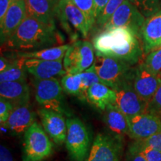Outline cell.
<instances>
[{
    "mask_svg": "<svg viewBox=\"0 0 161 161\" xmlns=\"http://www.w3.org/2000/svg\"><path fill=\"white\" fill-rule=\"evenodd\" d=\"M140 38L128 27H114L105 29L93 40L96 55L122 60L130 66L140 61L144 53Z\"/></svg>",
    "mask_w": 161,
    "mask_h": 161,
    "instance_id": "6da1fadb",
    "label": "cell"
},
{
    "mask_svg": "<svg viewBox=\"0 0 161 161\" xmlns=\"http://www.w3.org/2000/svg\"><path fill=\"white\" fill-rule=\"evenodd\" d=\"M58 40L55 21H43L26 17L5 43L11 49L37 51L47 49L58 43Z\"/></svg>",
    "mask_w": 161,
    "mask_h": 161,
    "instance_id": "7a4b0ae2",
    "label": "cell"
},
{
    "mask_svg": "<svg viewBox=\"0 0 161 161\" xmlns=\"http://www.w3.org/2000/svg\"><path fill=\"white\" fill-rule=\"evenodd\" d=\"M33 83L35 99L42 108L55 110L68 116V118L72 117V113L66 104L64 96V90L58 78H35Z\"/></svg>",
    "mask_w": 161,
    "mask_h": 161,
    "instance_id": "3957f363",
    "label": "cell"
},
{
    "mask_svg": "<svg viewBox=\"0 0 161 161\" xmlns=\"http://www.w3.org/2000/svg\"><path fill=\"white\" fill-rule=\"evenodd\" d=\"M53 142L35 121L24 133L23 161H44L53 154Z\"/></svg>",
    "mask_w": 161,
    "mask_h": 161,
    "instance_id": "277c9868",
    "label": "cell"
},
{
    "mask_svg": "<svg viewBox=\"0 0 161 161\" xmlns=\"http://www.w3.org/2000/svg\"><path fill=\"white\" fill-rule=\"evenodd\" d=\"M92 65L101 82L114 90L124 81L132 79L134 67L122 60L96 55Z\"/></svg>",
    "mask_w": 161,
    "mask_h": 161,
    "instance_id": "5b68a950",
    "label": "cell"
},
{
    "mask_svg": "<svg viewBox=\"0 0 161 161\" xmlns=\"http://www.w3.org/2000/svg\"><path fill=\"white\" fill-rule=\"evenodd\" d=\"M67 133L66 148L73 161H85L92 146L90 131L85 124L77 117L66 119Z\"/></svg>",
    "mask_w": 161,
    "mask_h": 161,
    "instance_id": "8992f818",
    "label": "cell"
},
{
    "mask_svg": "<svg viewBox=\"0 0 161 161\" xmlns=\"http://www.w3.org/2000/svg\"><path fill=\"white\" fill-rule=\"evenodd\" d=\"M95 61L93 47L88 41L77 40L69 45L64 59L66 74L80 73L91 67Z\"/></svg>",
    "mask_w": 161,
    "mask_h": 161,
    "instance_id": "52a82bcc",
    "label": "cell"
},
{
    "mask_svg": "<svg viewBox=\"0 0 161 161\" xmlns=\"http://www.w3.org/2000/svg\"><path fill=\"white\" fill-rule=\"evenodd\" d=\"M122 148V140L110 134L98 133L85 161H121Z\"/></svg>",
    "mask_w": 161,
    "mask_h": 161,
    "instance_id": "ba28073f",
    "label": "cell"
},
{
    "mask_svg": "<svg viewBox=\"0 0 161 161\" xmlns=\"http://www.w3.org/2000/svg\"><path fill=\"white\" fill-rule=\"evenodd\" d=\"M57 16L68 33H72V29H75L82 37H86L92 28L84 14L70 0H59Z\"/></svg>",
    "mask_w": 161,
    "mask_h": 161,
    "instance_id": "9c48e42d",
    "label": "cell"
},
{
    "mask_svg": "<svg viewBox=\"0 0 161 161\" xmlns=\"http://www.w3.org/2000/svg\"><path fill=\"white\" fill-rule=\"evenodd\" d=\"M145 17L135 5L128 0H125L116 11L113 14L104 25V29L114 27H128L140 38V33L144 25Z\"/></svg>",
    "mask_w": 161,
    "mask_h": 161,
    "instance_id": "30bf717a",
    "label": "cell"
},
{
    "mask_svg": "<svg viewBox=\"0 0 161 161\" xmlns=\"http://www.w3.org/2000/svg\"><path fill=\"white\" fill-rule=\"evenodd\" d=\"M131 80H125L115 90L116 97L114 104L128 118L146 113L148 105L135 91Z\"/></svg>",
    "mask_w": 161,
    "mask_h": 161,
    "instance_id": "8fae6325",
    "label": "cell"
},
{
    "mask_svg": "<svg viewBox=\"0 0 161 161\" xmlns=\"http://www.w3.org/2000/svg\"><path fill=\"white\" fill-rule=\"evenodd\" d=\"M42 126L51 140L57 146L65 143L67 124L65 116L50 109L41 108L37 110Z\"/></svg>",
    "mask_w": 161,
    "mask_h": 161,
    "instance_id": "7c38bea8",
    "label": "cell"
},
{
    "mask_svg": "<svg viewBox=\"0 0 161 161\" xmlns=\"http://www.w3.org/2000/svg\"><path fill=\"white\" fill-rule=\"evenodd\" d=\"M131 81L135 91L147 103L161 85V78L152 73L144 62L134 67Z\"/></svg>",
    "mask_w": 161,
    "mask_h": 161,
    "instance_id": "4fadbf2b",
    "label": "cell"
},
{
    "mask_svg": "<svg viewBox=\"0 0 161 161\" xmlns=\"http://www.w3.org/2000/svg\"><path fill=\"white\" fill-rule=\"evenodd\" d=\"M129 134L134 140H143L161 132V119L146 112L128 118Z\"/></svg>",
    "mask_w": 161,
    "mask_h": 161,
    "instance_id": "5bb4252c",
    "label": "cell"
},
{
    "mask_svg": "<svg viewBox=\"0 0 161 161\" xmlns=\"http://www.w3.org/2000/svg\"><path fill=\"white\" fill-rule=\"evenodd\" d=\"M27 17L25 0H16L11 4L1 21V43H6Z\"/></svg>",
    "mask_w": 161,
    "mask_h": 161,
    "instance_id": "9a60e30c",
    "label": "cell"
},
{
    "mask_svg": "<svg viewBox=\"0 0 161 161\" xmlns=\"http://www.w3.org/2000/svg\"><path fill=\"white\" fill-rule=\"evenodd\" d=\"M24 67L26 71L37 79H49L66 74L62 60L52 61L25 58Z\"/></svg>",
    "mask_w": 161,
    "mask_h": 161,
    "instance_id": "2e32d148",
    "label": "cell"
},
{
    "mask_svg": "<svg viewBox=\"0 0 161 161\" xmlns=\"http://www.w3.org/2000/svg\"><path fill=\"white\" fill-rule=\"evenodd\" d=\"M140 37L145 54H149L161 46V9L146 18Z\"/></svg>",
    "mask_w": 161,
    "mask_h": 161,
    "instance_id": "e0dca14e",
    "label": "cell"
},
{
    "mask_svg": "<svg viewBox=\"0 0 161 161\" xmlns=\"http://www.w3.org/2000/svg\"><path fill=\"white\" fill-rule=\"evenodd\" d=\"M104 122L110 135L123 140L124 136L129 134L128 118L115 104H110L104 110Z\"/></svg>",
    "mask_w": 161,
    "mask_h": 161,
    "instance_id": "ac0fdd59",
    "label": "cell"
},
{
    "mask_svg": "<svg viewBox=\"0 0 161 161\" xmlns=\"http://www.w3.org/2000/svg\"><path fill=\"white\" fill-rule=\"evenodd\" d=\"M36 121L35 112L29 104L15 107L4 127L14 134H21Z\"/></svg>",
    "mask_w": 161,
    "mask_h": 161,
    "instance_id": "d6986e66",
    "label": "cell"
},
{
    "mask_svg": "<svg viewBox=\"0 0 161 161\" xmlns=\"http://www.w3.org/2000/svg\"><path fill=\"white\" fill-rule=\"evenodd\" d=\"M0 96L9 101L14 108L29 104V86L26 81L1 82Z\"/></svg>",
    "mask_w": 161,
    "mask_h": 161,
    "instance_id": "ffe728a7",
    "label": "cell"
},
{
    "mask_svg": "<svg viewBox=\"0 0 161 161\" xmlns=\"http://www.w3.org/2000/svg\"><path fill=\"white\" fill-rule=\"evenodd\" d=\"M27 17L43 21H55L57 16L58 0H25Z\"/></svg>",
    "mask_w": 161,
    "mask_h": 161,
    "instance_id": "44dd1931",
    "label": "cell"
},
{
    "mask_svg": "<svg viewBox=\"0 0 161 161\" xmlns=\"http://www.w3.org/2000/svg\"><path fill=\"white\" fill-rule=\"evenodd\" d=\"M116 91L102 83H96L86 92V101L96 108L104 111L110 104H114Z\"/></svg>",
    "mask_w": 161,
    "mask_h": 161,
    "instance_id": "7402d4cb",
    "label": "cell"
},
{
    "mask_svg": "<svg viewBox=\"0 0 161 161\" xmlns=\"http://www.w3.org/2000/svg\"><path fill=\"white\" fill-rule=\"evenodd\" d=\"M69 45H62L52 48H47L37 50L33 52H19L17 53L18 58L25 59H38L43 60H62Z\"/></svg>",
    "mask_w": 161,
    "mask_h": 161,
    "instance_id": "603a6c76",
    "label": "cell"
},
{
    "mask_svg": "<svg viewBox=\"0 0 161 161\" xmlns=\"http://www.w3.org/2000/svg\"><path fill=\"white\" fill-rule=\"evenodd\" d=\"M62 87L66 93L75 96L82 100H86V97L82 91V79L80 73L75 75L66 74L60 80Z\"/></svg>",
    "mask_w": 161,
    "mask_h": 161,
    "instance_id": "cb8c5ba5",
    "label": "cell"
},
{
    "mask_svg": "<svg viewBox=\"0 0 161 161\" xmlns=\"http://www.w3.org/2000/svg\"><path fill=\"white\" fill-rule=\"evenodd\" d=\"M25 58H18L17 64L5 71L0 72V83L8 81H26V70L24 67Z\"/></svg>",
    "mask_w": 161,
    "mask_h": 161,
    "instance_id": "d4e9b609",
    "label": "cell"
},
{
    "mask_svg": "<svg viewBox=\"0 0 161 161\" xmlns=\"http://www.w3.org/2000/svg\"><path fill=\"white\" fill-rule=\"evenodd\" d=\"M135 5L145 17L148 18L161 9V0H128Z\"/></svg>",
    "mask_w": 161,
    "mask_h": 161,
    "instance_id": "484cf974",
    "label": "cell"
},
{
    "mask_svg": "<svg viewBox=\"0 0 161 161\" xmlns=\"http://www.w3.org/2000/svg\"><path fill=\"white\" fill-rule=\"evenodd\" d=\"M144 64L152 73L161 78V46L147 55Z\"/></svg>",
    "mask_w": 161,
    "mask_h": 161,
    "instance_id": "4316f807",
    "label": "cell"
},
{
    "mask_svg": "<svg viewBox=\"0 0 161 161\" xmlns=\"http://www.w3.org/2000/svg\"><path fill=\"white\" fill-rule=\"evenodd\" d=\"M70 1L83 12L87 18L90 25H93L96 20L94 0H70Z\"/></svg>",
    "mask_w": 161,
    "mask_h": 161,
    "instance_id": "83f0119b",
    "label": "cell"
},
{
    "mask_svg": "<svg viewBox=\"0 0 161 161\" xmlns=\"http://www.w3.org/2000/svg\"><path fill=\"white\" fill-rule=\"evenodd\" d=\"M80 77L82 79V91L86 97V92L90 86L96 83H102L99 77H98L97 73H96L95 68L93 65L89 69L85 70L80 73Z\"/></svg>",
    "mask_w": 161,
    "mask_h": 161,
    "instance_id": "f1b7e54d",
    "label": "cell"
},
{
    "mask_svg": "<svg viewBox=\"0 0 161 161\" xmlns=\"http://www.w3.org/2000/svg\"><path fill=\"white\" fill-rule=\"evenodd\" d=\"M125 2V0H110L109 3L105 8L104 11L101 14V15L96 20V23L98 25L104 27L105 23L108 21L110 17H111L113 14L116 11L119 6Z\"/></svg>",
    "mask_w": 161,
    "mask_h": 161,
    "instance_id": "f546056e",
    "label": "cell"
},
{
    "mask_svg": "<svg viewBox=\"0 0 161 161\" xmlns=\"http://www.w3.org/2000/svg\"><path fill=\"white\" fill-rule=\"evenodd\" d=\"M146 112L154 114L161 119V85L148 103Z\"/></svg>",
    "mask_w": 161,
    "mask_h": 161,
    "instance_id": "4dcf8cb0",
    "label": "cell"
},
{
    "mask_svg": "<svg viewBox=\"0 0 161 161\" xmlns=\"http://www.w3.org/2000/svg\"><path fill=\"white\" fill-rule=\"evenodd\" d=\"M134 143L137 146L138 149L145 156L148 161H161V152L159 151L154 149L151 147L146 146L137 141H134Z\"/></svg>",
    "mask_w": 161,
    "mask_h": 161,
    "instance_id": "1f68e13d",
    "label": "cell"
},
{
    "mask_svg": "<svg viewBox=\"0 0 161 161\" xmlns=\"http://www.w3.org/2000/svg\"><path fill=\"white\" fill-rule=\"evenodd\" d=\"M14 108V106L9 101L6 100L5 98H0V122L2 125L8 119Z\"/></svg>",
    "mask_w": 161,
    "mask_h": 161,
    "instance_id": "d6a6232c",
    "label": "cell"
},
{
    "mask_svg": "<svg viewBox=\"0 0 161 161\" xmlns=\"http://www.w3.org/2000/svg\"><path fill=\"white\" fill-rule=\"evenodd\" d=\"M125 161H148L145 156L138 149L137 146L134 143L131 142L128 146L125 155Z\"/></svg>",
    "mask_w": 161,
    "mask_h": 161,
    "instance_id": "836d02e7",
    "label": "cell"
},
{
    "mask_svg": "<svg viewBox=\"0 0 161 161\" xmlns=\"http://www.w3.org/2000/svg\"><path fill=\"white\" fill-rule=\"evenodd\" d=\"M135 141V140H134ZM140 143L146 145L161 152V132L154 134L143 140H137Z\"/></svg>",
    "mask_w": 161,
    "mask_h": 161,
    "instance_id": "e575fe53",
    "label": "cell"
},
{
    "mask_svg": "<svg viewBox=\"0 0 161 161\" xmlns=\"http://www.w3.org/2000/svg\"><path fill=\"white\" fill-rule=\"evenodd\" d=\"M18 59L15 60H9V58H5L3 56H1L0 58V72H3L5 70H7L9 68L12 67L17 64Z\"/></svg>",
    "mask_w": 161,
    "mask_h": 161,
    "instance_id": "d590c367",
    "label": "cell"
},
{
    "mask_svg": "<svg viewBox=\"0 0 161 161\" xmlns=\"http://www.w3.org/2000/svg\"><path fill=\"white\" fill-rule=\"evenodd\" d=\"M0 161H14L11 152L4 145L0 146Z\"/></svg>",
    "mask_w": 161,
    "mask_h": 161,
    "instance_id": "8d00e7d4",
    "label": "cell"
},
{
    "mask_svg": "<svg viewBox=\"0 0 161 161\" xmlns=\"http://www.w3.org/2000/svg\"><path fill=\"white\" fill-rule=\"evenodd\" d=\"M16 0H0V21L3 19L9 7Z\"/></svg>",
    "mask_w": 161,
    "mask_h": 161,
    "instance_id": "74e56055",
    "label": "cell"
},
{
    "mask_svg": "<svg viewBox=\"0 0 161 161\" xmlns=\"http://www.w3.org/2000/svg\"><path fill=\"white\" fill-rule=\"evenodd\" d=\"M110 0H94V3H95V9H96V20L98 17L104 11V8L106 7L108 3H109Z\"/></svg>",
    "mask_w": 161,
    "mask_h": 161,
    "instance_id": "f35d334b",
    "label": "cell"
}]
</instances>
